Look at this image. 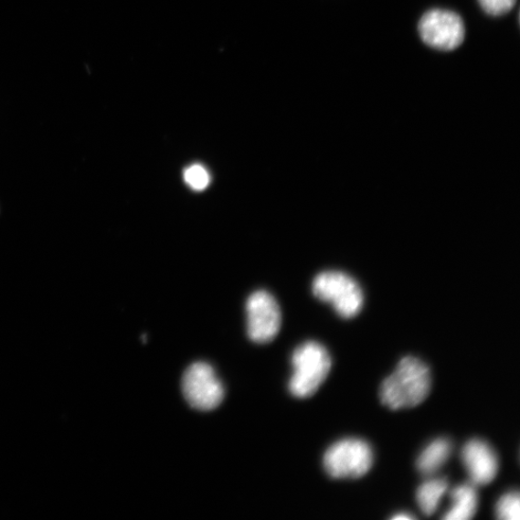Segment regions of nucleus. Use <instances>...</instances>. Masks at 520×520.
Listing matches in <instances>:
<instances>
[{
  "mask_svg": "<svg viewBox=\"0 0 520 520\" xmlns=\"http://www.w3.org/2000/svg\"><path fill=\"white\" fill-rule=\"evenodd\" d=\"M431 385V372L428 366L418 357L406 356L383 382L381 401L393 410L414 408L425 401Z\"/></svg>",
  "mask_w": 520,
  "mask_h": 520,
  "instance_id": "nucleus-1",
  "label": "nucleus"
},
{
  "mask_svg": "<svg viewBox=\"0 0 520 520\" xmlns=\"http://www.w3.org/2000/svg\"><path fill=\"white\" fill-rule=\"evenodd\" d=\"M293 375L290 391L294 398H309L328 378L332 357L322 345L308 342L300 345L292 355Z\"/></svg>",
  "mask_w": 520,
  "mask_h": 520,
  "instance_id": "nucleus-2",
  "label": "nucleus"
},
{
  "mask_svg": "<svg viewBox=\"0 0 520 520\" xmlns=\"http://www.w3.org/2000/svg\"><path fill=\"white\" fill-rule=\"evenodd\" d=\"M313 292L319 300L330 303L343 318L356 316L364 307L365 298L360 285L343 272L319 274L313 281Z\"/></svg>",
  "mask_w": 520,
  "mask_h": 520,
  "instance_id": "nucleus-3",
  "label": "nucleus"
},
{
  "mask_svg": "<svg viewBox=\"0 0 520 520\" xmlns=\"http://www.w3.org/2000/svg\"><path fill=\"white\" fill-rule=\"evenodd\" d=\"M371 446L360 439H345L334 443L324 455V469L334 479H357L372 468Z\"/></svg>",
  "mask_w": 520,
  "mask_h": 520,
  "instance_id": "nucleus-4",
  "label": "nucleus"
},
{
  "mask_svg": "<svg viewBox=\"0 0 520 520\" xmlns=\"http://www.w3.org/2000/svg\"><path fill=\"white\" fill-rule=\"evenodd\" d=\"M182 387L186 400L196 410H213L225 398L221 381L213 367L206 363H196L187 368Z\"/></svg>",
  "mask_w": 520,
  "mask_h": 520,
  "instance_id": "nucleus-5",
  "label": "nucleus"
},
{
  "mask_svg": "<svg viewBox=\"0 0 520 520\" xmlns=\"http://www.w3.org/2000/svg\"><path fill=\"white\" fill-rule=\"evenodd\" d=\"M247 333L256 344L273 342L281 326V313L276 299L260 291L250 295L246 303Z\"/></svg>",
  "mask_w": 520,
  "mask_h": 520,
  "instance_id": "nucleus-6",
  "label": "nucleus"
},
{
  "mask_svg": "<svg viewBox=\"0 0 520 520\" xmlns=\"http://www.w3.org/2000/svg\"><path fill=\"white\" fill-rule=\"evenodd\" d=\"M419 33L425 44L447 51L454 50L462 44L465 29L459 15L436 9L422 16Z\"/></svg>",
  "mask_w": 520,
  "mask_h": 520,
  "instance_id": "nucleus-7",
  "label": "nucleus"
},
{
  "mask_svg": "<svg viewBox=\"0 0 520 520\" xmlns=\"http://www.w3.org/2000/svg\"><path fill=\"white\" fill-rule=\"evenodd\" d=\"M462 461L471 483L475 486L488 485L497 475V455L485 441L472 440L466 443L462 451Z\"/></svg>",
  "mask_w": 520,
  "mask_h": 520,
  "instance_id": "nucleus-8",
  "label": "nucleus"
},
{
  "mask_svg": "<svg viewBox=\"0 0 520 520\" xmlns=\"http://www.w3.org/2000/svg\"><path fill=\"white\" fill-rule=\"evenodd\" d=\"M452 506L443 516L445 520H470L478 509V493L472 483H462L451 493Z\"/></svg>",
  "mask_w": 520,
  "mask_h": 520,
  "instance_id": "nucleus-9",
  "label": "nucleus"
},
{
  "mask_svg": "<svg viewBox=\"0 0 520 520\" xmlns=\"http://www.w3.org/2000/svg\"><path fill=\"white\" fill-rule=\"evenodd\" d=\"M452 453V443L438 439L426 446L418 459L417 466L423 475H431L442 468Z\"/></svg>",
  "mask_w": 520,
  "mask_h": 520,
  "instance_id": "nucleus-10",
  "label": "nucleus"
},
{
  "mask_svg": "<svg viewBox=\"0 0 520 520\" xmlns=\"http://www.w3.org/2000/svg\"><path fill=\"white\" fill-rule=\"evenodd\" d=\"M447 490L448 481L444 478L429 480L422 483L418 490L417 500L424 515H432L436 513Z\"/></svg>",
  "mask_w": 520,
  "mask_h": 520,
  "instance_id": "nucleus-11",
  "label": "nucleus"
},
{
  "mask_svg": "<svg viewBox=\"0 0 520 520\" xmlns=\"http://www.w3.org/2000/svg\"><path fill=\"white\" fill-rule=\"evenodd\" d=\"M496 516L502 520H518L520 515V497L517 492L502 496L496 504Z\"/></svg>",
  "mask_w": 520,
  "mask_h": 520,
  "instance_id": "nucleus-12",
  "label": "nucleus"
},
{
  "mask_svg": "<svg viewBox=\"0 0 520 520\" xmlns=\"http://www.w3.org/2000/svg\"><path fill=\"white\" fill-rule=\"evenodd\" d=\"M186 185L195 191L205 190L210 184V175L207 169L201 164H193L184 173Z\"/></svg>",
  "mask_w": 520,
  "mask_h": 520,
  "instance_id": "nucleus-13",
  "label": "nucleus"
},
{
  "mask_svg": "<svg viewBox=\"0 0 520 520\" xmlns=\"http://www.w3.org/2000/svg\"><path fill=\"white\" fill-rule=\"evenodd\" d=\"M516 0H479L483 11L492 16H501L510 12Z\"/></svg>",
  "mask_w": 520,
  "mask_h": 520,
  "instance_id": "nucleus-14",
  "label": "nucleus"
},
{
  "mask_svg": "<svg viewBox=\"0 0 520 520\" xmlns=\"http://www.w3.org/2000/svg\"><path fill=\"white\" fill-rule=\"evenodd\" d=\"M394 520H409V519H414L415 517L412 516L411 515H409L408 513H400L397 515H394L392 517Z\"/></svg>",
  "mask_w": 520,
  "mask_h": 520,
  "instance_id": "nucleus-15",
  "label": "nucleus"
}]
</instances>
